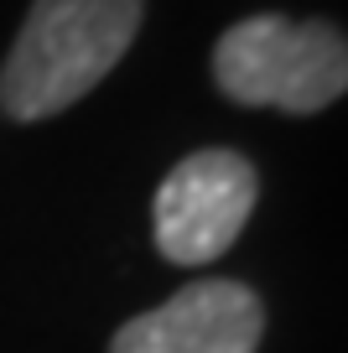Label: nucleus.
<instances>
[{
	"label": "nucleus",
	"mask_w": 348,
	"mask_h": 353,
	"mask_svg": "<svg viewBox=\"0 0 348 353\" xmlns=\"http://www.w3.org/2000/svg\"><path fill=\"white\" fill-rule=\"evenodd\" d=\"M141 16L146 0H32L0 63V110L21 125L73 110L130 52Z\"/></svg>",
	"instance_id": "obj_1"
},
{
	"label": "nucleus",
	"mask_w": 348,
	"mask_h": 353,
	"mask_svg": "<svg viewBox=\"0 0 348 353\" xmlns=\"http://www.w3.org/2000/svg\"><path fill=\"white\" fill-rule=\"evenodd\" d=\"M213 83L250 110L317 114L348 94V37L333 21L244 16L213 42Z\"/></svg>",
	"instance_id": "obj_2"
},
{
	"label": "nucleus",
	"mask_w": 348,
	"mask_h": 353,
	"mask_svg": "<svg viewBox=\"0 0 348 353\" xmlns=\"http://www.w3.org/2000/svg\"><path fill=\"white\" fill-rule=\"evenodd\" d=\"M260 198V176L240 151H193L162 176L151 203L156 250L172 265H208L244 234Z\"/></svg>",
	"instance_id": "obj_3"
},
{
	"label": "nucleus",
	"mask_w": 348,
	"mask_h": 353,
	"mask_svg": "<svg viewBox=\"0 0 348 353\" xmlns=\"http://www.w3.org/2000/svg\"><path fill=\"white\" fill-rule=\"evenodd\" d=\"M265 338V307L244 281H193L162 307L130 317L109 353H255Z\"/></svg>",
	"instance_id": "obj_4"
}]
</instances>
